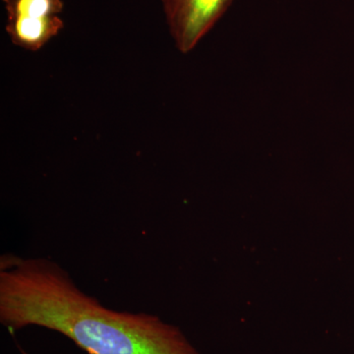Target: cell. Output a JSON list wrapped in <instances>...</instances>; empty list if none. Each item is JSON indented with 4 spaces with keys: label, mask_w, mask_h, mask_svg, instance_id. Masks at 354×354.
I'll list each match as a JSON object with an SVG mask.
<instances>
[{
    "label": "cell",
    "mask_w": 354,
    "mask_h": 354,
    "mask_svg": "<svg viewBox=\"0 0 354 354\" xmlns=\"http://www.w3.org/2000/svg\"><path fill=\"white\" fill-rule=\"evenodd\" d=\"M9 18L44 19L59 15L64 8L62 0H2Z\"/></svg>",
    "instance_id": "4"
},
{
    "label": "cell",
    "mask_w": 354,
    "mask_h": 354,
    "mask_svg": "<svg viewBox=\"0 0 354 354\" xmlns=\"http://www.w3.org/2000/svg\"><path fill=\"white\" fill-rule=\"evenodd\" d=\"M0 322L11 332L29 326L55 330L87 354H200L176 326L102 306L46 258L2 256Z\"/></svg>",
    "instance_id": "1"
},
{
    "label": "cell",
    "mask_w": 354,
    "mask_h": 354,
    "mask_svg": "<svg viewBox=\"0 0 354 354\" xmlns=\"http://www.w3.org/2000/svg\"><path fill=\"white\" fill-rule=\"evenodd\" d=\"M64 27V20L57 15L44 19L9 18L6 30L15 46L27 50L37 51L57 37Z\"/></svg>",
    "instance_id": "3"
},
{
    "label": "cell",
    "mask_w": 354,
    "mask_h": 354,
    "mask_svg": "<svg viewBox=\"0 0 354 354\" xmlns=\"http://www.w3.org/2000/svg\"><path fill=\"white\" fill-rule=\"evenodd\" d=\"M177 50L188 53L218 22L234 0H160Z\"/></svg>",
    "instance_id": "2"
}]
</instances>
